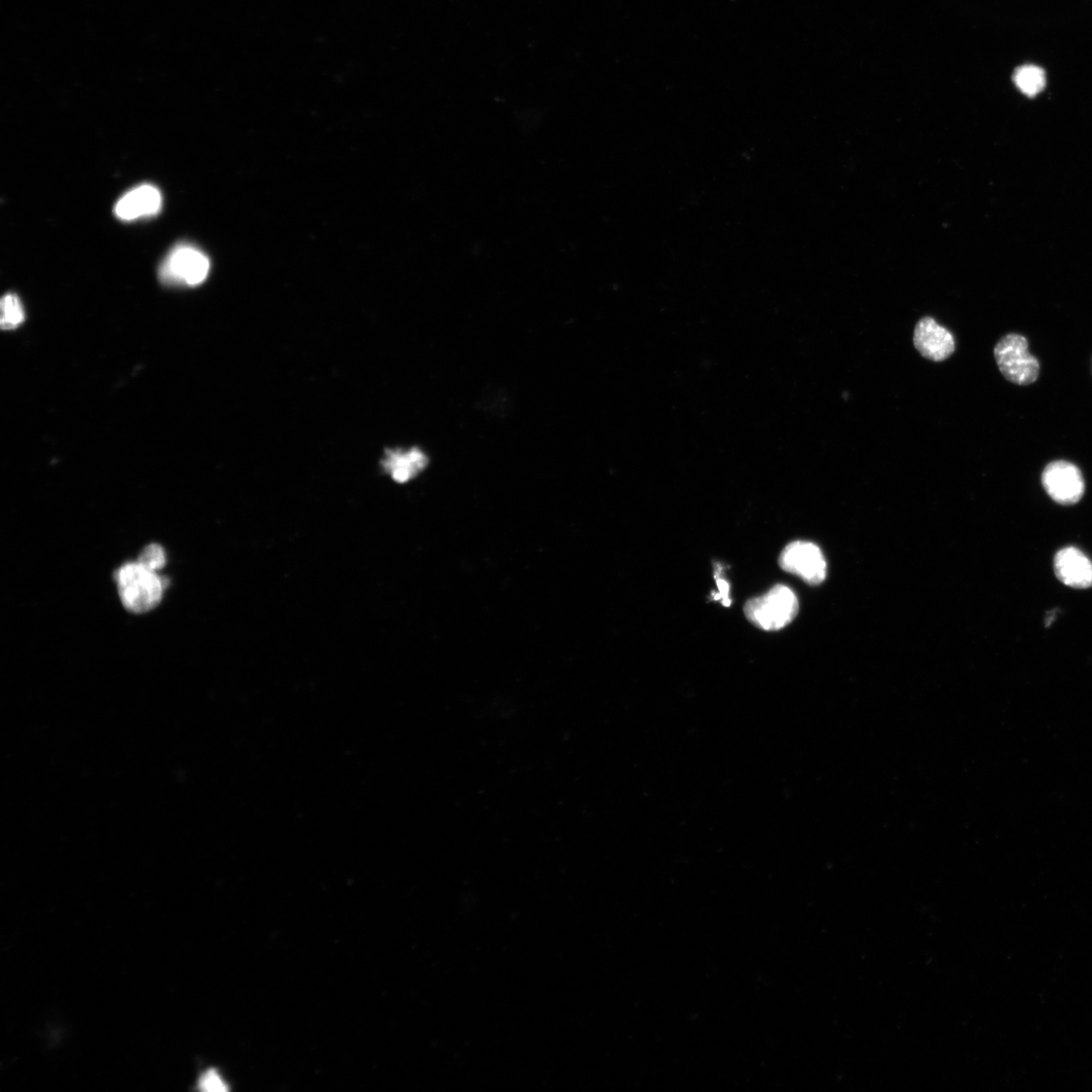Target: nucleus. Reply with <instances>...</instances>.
<instances>
[{
    "mask_svg": "<svg viewBox=\"0 0 1092 1092\" xmlns=\"http://www.w3.org/2000/svg\"><path fill=\"white\" fill-rule=\"evenodd\" d=\"M779 564L782 570L801 577L809 585L821 584L826 577L825 558L812 543H791L781 552Z\"/></svg>",
    "mask_w": 1092,
    "mask_h": 1092,
    "instance_id": "39448f33",
    "label": "nucleus"
},
{
    "mask_svg": "<svg viewBox=\"0 0 1092 1092\" xmlns=\"http://www.w3.org/2000/svg\"><path fill=\"white\" fill-rule=\"evenodd\" d=\"M25 320V313L19 297L9 293L2 299V327L12 330L21 325Z\"/></svg>",
    "mask_w": 1092,
    "mask_h": 1092,
    "instance_id": "f8f14e48",
    "label": "nucleus"
},
{
    "mask_svg": "<svg viewBox=\"0 0 1092 1092\" xmlns=\"http://www.w3.org/2000/svg\"><path fill=\"white\" fill-rule=\"evenodd\" d=\"M1056 572L1065 585L1086 589L1092 586V562L1079 549L1067 547L1060 550L1054 560Z\"/></svg>",
    "mask_w": 1092,
    "mask_h": 1092,
    "instance_id": "6e6552de",
    "label": "nucleus"
},
{
    "mask_svg": "<svg viewBox=\"0 0 1092 1092\" xmlns=\"http://www.w3.org/2000/svg\"><path fill=\"white\" fill-rule=\"evenodd\" d=\"M914 345L923 357L933 362L948 359L956 351L954 335L931 317H925L917 323Z\"/></svg>",
    "mask_w": 1092,
    "mask_h": 1092,
    "instance_id": "0eeeda50",
    "label": "nucleus"
},
{
    "mask_svg": "<svg viewBox=\"0 0 1092 1092\" xmlns=\"http://www.w3.org/2000/svg\"><path fill=\"white\" fill-rule=\"evenodd\" d=\"M123 606L134 613L157 608L162 599L165 582L141 563H128L116 574Z\"/></svg>",
    "mask_w": 1092,
    "mask_h": 1092,
    "instance_id": "f257e3e1",
    "label": "nucleus"
},
{
    "mask_svg": "<svg viewBox=\"0 0 1092 1092\" xmlns=\"http://www.w3.org/2000/svg\"><path fill=\"white\" fill-rule=\"evenodd\" d=\"M162 205V197L156 186L141 185L126 194L116 205V216L124 221L157 215Z\"/></svg>",
    "mask_w": 1092,
    "mask_h": 1092,
    "instance_id": "1a4fd4ad",
    "label": "nucleus"
},
{
    "mask_svg": "<svg viewBox=\"0 0 1092 1092\" xmlns=\"http://www.w3.org/2000/svg\"><path fill=\"white\" fill-rule=\"evenodd\" d=\"M165 552L159 545H150L140 554L138 562L146 569L156 572L164 567Z\"/></svg>",
    "mask_w": 1092,
    "mask_h": 1092,
    "instance_id": "ddd939ff",
    "label": "nucleus"
},
{
    "mask_svg": "<svg viewBox=\"0 0 1092 1092\" xmlns=\"http://www.w3.org/2000/svg\"><path fill=\"white\" fill-rule=\"evenodd\" d=\"M200 1085L202 1086V1088L204 1090H210V1091L225 1090V1082L222 1080V1078L219 1076V1074L214 1070H210L209 1072L204 1074V1076L201 1079Z\"/></svg>",
    "mask_w": 1092,
    "mask_h": 1092,
    "instance_id": "2eb2a0df",
    "label": "nucleus"
},
{
    "mask_svg": "<svg viewBox=\"0 0 1092 1092\" xmlns=\"http://www.w3.org/2000/svg\"><path fill=\"white\" fill-rule=\"evenodd\" d=\"M799 610L798 596L784 585H777L765 595L750 599L744 606L746 618L767 631L784 628L794 621Z\"/></svg>",
    "mask_w": 1092,
    "mask_h": 1092,
    "instance_id": "f03ea898",
    "label": "nucleus"
},
{
    "mask_svg": "<svg viewBox=\"0 0 1092 1092\" xmlns=\"http://www.w3.org/2000/svg\"><path fill=\"white\" fill-rule=\"evenodd\" d=\"M210 261L198 249L188 245L175 247L165 259L161 278L165 284L197 286L209 275Z\"/></svg>",
    "mask_w": 1092,
    "mask_h": 1092,
    "instance_id": "20e7f679",
    "label": "nucleus"
},
{
    "mask_svg": "<svg viewBox=\"0 0 1092 1092\" xmlns=\"http://www.w3.org/2000/svg\"><path fill=\"white\" fill-rule=\"evenodd\" d=\"M998 368L1004 378L1015 385L1034 384L1040 374V363L1029 352L1027 339L1015 333L1002 337L995 349Z\"/></svg>",
    "mask_w": 1092,
    "mask_h": 1092,
    "instance_id": "7ed1b4c3",
    "label": "nucleus"
},
{
    "mask_svg": "<svg viewBox=\"0 0 1092 1092\" xmlns=\"http://www.w3.org/2000/svg\"><path fill=\"white\" fill-rule=\"evenodd\" d=\"M714 575H715L714 576L715 580H717V585H718V588H719V592L718 593H712V597H713L714 600H722L723 605L726 608H730L731 605H732V599H731V596H730L731 588H730V583L722 577L723 567L722 566L715 567Z\"/></svg>",
    "mask_w": 1092,
    "mask_h": 1092,
    "instance_id": "4468645a",
    "label": "nucleus"
},
{
    "mask_svg": "<svg viewBox=\"0 0 1092 1092\" xmlns=\"http://www.w3.org/2000/svg\"><path fill=\"white\" fill-rule=\"evenodd\" d=\"M1013 81L1016 87L1028 96L1041 93L1046 85L1045 72L1035 65H1025L1015 71Z\"/></svg>",
    "mask_w": 1092,
    "mask_h": 1092,
    "instance_id": "9b49d317",
    "label": "nucleus"
},
{
    "mask_svg": "<svg viewBox=\"0 0 1092 1092\" xmlns=\"http://www.w3.org/2000/svg\"><path fill=\"white\" fill-rule=\"evenodd\" d=\"M1042 482L1048 495L1061 505H1073L1084 494V480L1080 470L1073 464L1058 461L1049 464L1042 475Z\"/></svg>",
    "mask_w": 1092,
    "mask_h": 1092,
    "instance_id": "423d86ee",
    "label": "nucleus"
},
{
    "mask_svg": "<svg viewBox=\"0 0 1092 1092\" xmlns=\"http://www.w3.org/2000/svg\"><path fill=\"white\" fill-rule=\"evenodd\" d=\"M428 465L427 457L418 448L408 451L389 450L384 467L398 482H407L416 478Z\"/></svg>",
    "mask_w": 1092,
    "mask_h": 1092,
    "instance_id": "9d476101",
    "label": "nucleus"
}]
</instances>
